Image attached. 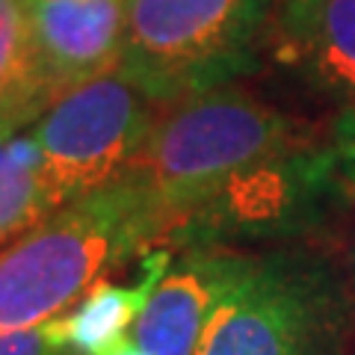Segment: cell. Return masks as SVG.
<instances>
[{
  "instance_id": "cell-1",
  "label": "cell",
  "mask_w": 355,
  "mask_h": 355,
  "mask_svg": "<svg viewBox=\"0 0 355 355\" xmlns=\"http://www.w3.org/2000/svg\"><path fill=\"white\" fill-rule=\"evenodd\" d=\"M305 146L291 119L234 86L160 107L125 175L169 237L237 175Z\"/></svg>"
},
{
  "instance_id": "cell-2",
  "label": "cell",
  "mask_w": 355,
  "mask_h": 355,
  "mask_svg": "<svg viewBox=\"0 0 355 355\" xmlns=\"http://www.w3.org/2000/svg\"><path fill=\"white\" fill-rule=\"evenodd\" d=\"M157 240L148 198L128 175L62 205L0 249V331L65 314L107 270Z\"/></svg>"
},
{
  "instance_id": "cell-3",
  "label": "cell",
  "mask_w": 355,
  "mask_h": 355,
  "mask_svg": "<svg viewBox=\"0 0 355 355\" xmlns=\"http://www.w3.org/2000/svg\"><path fill=\"white\" fill-rule=\"evenodd\" d=\"M270 0H128L121 65L157 107L228 86L254 62Z\"/></svg>"
},
{
  "instance_id": "cell-4",
  "label": "cell",
  "mask_w": 355,
  "mask_h": 355,
  "mask_svg": "<svg viewBox=\"0 0 355 355\" xmlns=\"http://www.w3.org/2000/svg\"><path fill=\"white\" fill-rule=\"evenodd\" d=\"M157 101L125 65L71 89L30 125L57 205L113 184L157 119Z\"/></svg>"
},
{
  "instance_id": "cell-5",
  "label": "cell",
  "mask_w": 355,
  "mask_h": 355,
  "mask_svg": "<svg viewBox=\"0 0 355 355\" xmlns=\"http://www.w3.org/2000/svg\"><path fill=\"white\" fill-rule=\"evenodd\" d=\"M329 296L311 270L287 258H243L216 302L196 355H323Z\"/></svg>"
},
{
  "instance_id": "cell-6",
  "label": "cell",
  "mask_w": 355,
  "mask_h": 355,
  "mask_svg": "<svg viewBox=\"0 0 355 355\" xmlns=\"http://www.w3.org/2000/svg\"><path fill=\"white\" fill-rule=\"evenodd\" d=\"M48 104L121 65L128 0H27Z\"/></svg>"
},
{
  "instance_id": "cell-7",
  "label": "cell",
  "mask_w": 355,
  "mask_h": 355,
  "mask_svg": "<svg viewBox=\"0 0 355 355\" xmlns=\"http://www.w3.org/2000/svg\"><path fill=\"white\" fill-rule=\"evenodd\" d=\"M246 254L216 246H190L166 266L133 323V347L148 355H196L198 338Z\"/></svg>"
},
{
  "instance_id": "cell-8",
  "label": "cell",
  "mask_w": 355,
  "mask_h": 355,
  "mask_svg": "<svg viewBox=\"0 0 355 355\" xmlns=\"http://www.w3.org/2000/svg\"><path fill=\"white\" fill-rule=\"evenodd\" d=\"M272 44L314 86L355 98V0H279Z\"/></svg>"
},
{
  "instance_id": "cell-9",
  "label": "cell",
  "mask_w": 355,
  "mask_h": 355,
  "mask_svg": "<svg viewBox=\"0 0 355 355\" xmlns=\"http://www.w3.org/2000/svg\"><path fill=\"white\" fill-rule=\"evenodd\" d=\"M169 252H151L142 261V272L133 287L98 282L74 308L44 323L53 347L80 355H119L130 347L133 323L146 308L151 287L169 266Z\"/></svg>"
},
{
  "instance_id": "cell-10",
  "label": "cell",
  "mask_w": 355,
  "mask_h": 355,
  "mask_svg": "<svg viewBox=\"0 0 355 355\" xmlns=\"http://www.w3.org/2000/svg\"><path fill=\"white\" fill-rule=\"evenodd\" d=\"M60 210L30 125L0 116V249Z\"/></svg>"
},
{
  "instance_id": "cell-11",
  "label": "cell",
  "mask_w": 355,
  "mask_h": 355,
  "mask_svg": "<svg viewBox=\"0 0 355 355\" xmlns=\"http://www.w3.org/2000/svg\"><path fill=\"white\" fill-rule=\"evenodd\" d=\"M48 107L36 69L27 0H0V116L33 125Z\"/></svg>"
},
{
  "instance_id": "cell-12",
  "label": "cell",
  "mask_w": 355,
  "mask_h": 355,
  "mask_svg": "<svg viewBox=\"0 0 355 355\" xmlns=\"http://www.w3.org/2000/svg\"><path fill=\"white\" fill-rule=\"evenodd\" d=\"M60 347H53L44 326L21 329V331H0V355H57Z\"/></svg>"
},
{
  "instance_id": "cell-13",
  "label": "cell",
  "mask_w": 355,
  "mask_h": 355,
  "mask_svg": "<svg viewBox=\"0 0 355 355\" xmlns=\"http://www.w3.org/2000/svg\"><path fill=\"white\" fill-rule=\"evenodd\" d=\"M335 151L340 163L347 166V172L355 178V107H349L347 113L338 119L335 125Z\"/></svg>"
},
{
  "instance_id": "cell-14",
  "label": "cell",
  "mask_w": 355,
  "mask_h": 355,
  "mask_svg": "<svg viewBox=\"0 0 355 355\" xmlns=\"http://www.w3.org/2000/svg\"><path fill=\"white\" fill-rule=\"evenodd\" d=\"M119 355H148V352H142L139 347H133V343H130V347H125V349H121Z\"/></svg>"
},
{
  "instance_id": "cell-15",
  "label": "cell",
  "mask_w": 355,
  "mask_h": 355,
  "mask_svg": "<svg viewBox=\"0 0 355 355\" xmlns=\"http://www.w3.org/2000/svg\"><path fill=\"white\" fill-rule=\"evenodd\" d=\"M57 355H80V352H71V349H60Z\"/></svg>"
}]
</instances>
